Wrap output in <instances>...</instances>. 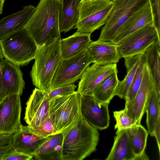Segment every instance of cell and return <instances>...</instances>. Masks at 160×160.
<instances>
[{
	"label": "cell",
	"mask_w": 160,
	"mask_h": 160,
	"mask_svg": "<svg viewBox=\"0 0 160 160\" xmlns=\"http://www.w3.org/2000/svg\"><path fill=\"white\" fill-rule=\"evenodd\" d=\"M61 0H40L24 26L38 48L61 38L59 18Z\"/></svg>",
	"instance_id": "cell-1"
},
{
	"label": "cell",
	"mask_w": 160,
	"mask_h": 160,
	"mask_svg": "<svg viewBox=\"0 0 160 160\" xmlns=\"http://www.w3.org/2000/svg\"><path fill=\"white\" fill-rule=\"evenodd\" d=\"M114 3L108 0H81L77 32L91 34L106 22Z\"/></svg>",
	"instance_id": "cell-6"
},
{
	"label": "cell",
	"mask_w": 160,
	"mask_h": 160,
	"mask_svg": "<svg viewBox=\"0 0 160 160\" xmlns=\"http://www.w3.org/2000/svg\"><path fill=\"white\" fill-rule=\"evenodd\" d=\"M91 63L93 60L87 49L70 58H62L53 78L51 89L74 83Z\"/></svg>",
	"instance_id": "cell-7"
},
{
	"label": "cell",
	"mask_w": 160,
	"mask_h": 160,
	"mask_svg": "<svg viewBox=\"0 0 160 160\" xmlns=\"http://www.w3.org/2000/svg\"><path fill=\"white\" fill-rule=\"evenodd\" d=\"M87 49L91 56L93 63L100 65L116 63L121 58L117 45L111 41L98 39L92 41Z\"/></svg>",
	"instance_id": "cell-16"
},
{
	"label": "cell",
	"mask_w": 160,
	"mask_h": 160,
	"mask_svg": "<svg viewBox=\"0 0 160 160\" xmlns=\"http://www.w3.org/2000/svg\"><path fill=\"white\" fill-rule=\"evenodd\" d=\"M5 0H0V14L3 12V6Z\"/></svg>",
	"instance_id": "cell-40"
},
{
	"label": "cell",
	"mask_w": 160,
	"mask_h": 160,
	"mask_svg": "<svg viewBox=\"0 0 160 160\" xmlns=\"http://www.w3.org/2000/svg\"><path fill=\"white\" fill-rule=\"evenodd\" d=\"M151 22L154 23L153 16L151 4L148 0L132 12L111 42L117 44L127 36Z\"/></svg>",
	"instance_id": "cell-15"
},
{
	"label": "cell",
	"mask_w": 160,
	"mask_h": 160,
	"mask_svg": "<svg viewBox=\"0 0 160 160\" xmlns=\"http://www.w3.org/2000/svg\"><path fill=\"white\" fill-rule=\"evenodd\" d=\"M14 134H0V146L11 143Z\"/></svg>",
	"instance_id": "cell-37"
},
{
	"label": "cell",
	"mask_w": 160,
	"mask_h": 160,
	"mask_svg": "<svg viewBox=\"0 0 160 160\" xmlns=\"http://www.w3.org/2000/svg\"><path fill=\"white\" fill-rule=\"evenodd\" d=\"M109 103L99 102L91 96H82L81 111L82 118L97 129L107 128L110 123Z\"/></svg>",
	"instance_id": "cell-11"
},
{
	"label": "cell",
	"mask_w": 160,
	"mask_h": 160,
	"mask_svg": "<svg viewBox=\"0 0 160 160\" xmlns=\"http://www.w3.org/2000/svg\"><path fill=\"white\" fill-rule=\"evenodd\" d=\"M33 156L20 152L13 151L5 157L3 160H30Z\"/></svg>",
	"instance_id": "cell-34"
},
{
	"label": "cell",
	"mask_w": 160,
	"mask_h": 160,
	"mask_svg": "<svg viewBox=\"0 0 160 160\" xmlns=\"http://www.w3.org/2000/svg\"><path fill=\"white\" fill-rule=\"evenodd\" d=\"M28 126L33 132L43 138H47L55 134L53 122L49 115L38 126L32 127Z\"/></svg>",
	"instance_id": "cell-30"
},
{
	"label": "cell",
	"mask_w": 160,
	"mask_h": 160,
	"mask_svg": "<svg viewBox=\"0 0 160 160\" xmlns=\"http://www.w3.org/2000/svg\"><path fill=\"white\" fill-rule=\"evenodd\" d=\"M63 135L59 133L49 137L33 155L38 160H62Z\"/></svg>",
	"instance_id": "cell-21"
},
{
	"label": "cell",
	"mask_w": 160,
	"mask_h": 160,
	"mask_svg": "<svg viewBox=\"0 0 160 160\" xmlns=\"http://www.w3.org/2000/svg\"><path fill=\"white\" fill-rule=\"evenodd\" d=\"M154 87L150 70L145 64L143 78L140 87L134 99L125 103L124 110L127 114L137 124H140L145 112V108L149 93Z\"/></svg>",
	"instance_id": "cell-13"
},
{
	"label": "cell",
	"mask_w": 160,
	"mask_h": 160,
	"mask_svg": "<svg viewBox=\"0 0 160 160\" xmlns=\"http://www.w3.org/2000/svg\"><path fill=\"white\" fill-rule=\"evenodd\" d=\"M50 99L46 92L35 88L26 102L24 120L29 126H39L49 115Z\"/></svg>",
	"instance_id": "cell-12"
},
{
	"label": "cell",
	"mask_w": 160,
	"mask_h": 160,
	"mask_svg": "<svg viewBox=\"0 0 160 160\" xmlns=\"http://www.w3.org/2000/svg\"><path fill=\"white\" fill-rule=\"evenodd\" d=\"M148 0H117L98 40L111 41L132 12Z\"/></svg>",
	"instance_id": "cell-9"
},
{
	"label": "cell",
	"mask_w": 160,
	"mask_h": 160,
	"mask_svg": "<svg viewBox=\"0 0 160 160\" xmlns=\"http://www.w3.org/2000/svg\"><path fill=\"white\" fill-rule=\"evenodd\" d=\"M160 42H155L143 52L152 78L155 90L160 101Z\"/></svg>",
	"instance_id": "cell-24"
},
{
	"label": "cell",
	"mask_w": 160,
	"mask_h": 160,
	"mask_svg": "<svg viewBox=\"0 0 160 160\" xmlns=\"http://www.w3.org/2000/svg\"><path fill=\"white\" fill-rule=\"evenodd\" d=\"M4 84L7 96L13 94L21 95L24 88L23 74L19 67L5 59L1 61Z\"/></svg>",
	"instance_id": "cell-19"
},
{
	"label": "cell",
	"mask_w": 160,
	"mask_h": 160,
	"mask_svg": "<svg viewBox=\"0 0 160 160\" xmlns=\"http://www.w3.org/2000/svg\"><path fill=\"white\" fill-rule=\"evenodd\" d=\"M146 63L145 56L142 53L134 77L128 90L125 103L131 101L134 98L141 85L143 76L144 67Z\"/></svg>",
	"instance_id": "cell-29"
},
{
	"label": "cell",
	"mask_w": 160,
	"mask_h": 160,
	"mask_svg": "<svg viewBox=\"0 0 160 160\" xmlns=\"http://www.w3.org/2000/svg\"><path fill=\"white\" fill-rule=\"evenodd\" d=\"M157 42H160V34L151 22L127 36L116 45L121 58H124L142 53Z\"/></svg>",
	"instance_id": "cell-8"
},
{
	"label": "cell",
	"mask_w": 160,
	"mask_h": 160,
	"mask_svg": "<svg viewBox=\"0 0 160 160\" xmlns=\"http://www.w3.org/2000/svg\"><path fill=\"white\" fill-rule=\"evenodd\" d=\"M117 70L116 63L104 65L93 63L87 67L83 73L77 91L82 96H90L97 86Z\"/></svg>",
	"instance_id": "cell-14"
},
{
	"label": "cell",
	"mask_w": 160,
	"mask_h": 160,
	"mask_svg": "<svg viewBox=\"0 0 160 160\" xmlns=\"http://www.w3.org/2000/svg\"><path fill=\"white\" fill-rule=\"evenodd\" d=\"M113 116L116 123L115 129L117 131L127 129L137 124L136 122L126 113L124 109L113 112Z\"/></svg>",
	"instance_id": "cell-31"
},
{
	"label": "cell",
	"mask_w": 160,
	"mask_h": 160,
	"mask_svg": "<svg viewBox=\"0 0 160 160\" xmlns=\"http://www.w3.org/2000/svg\"><path fill=\"white\" fill-rule=\"evenodd\" d=\"M20 95L7 96L0 102V134L14 133L21 128Z\"/></svg>",
	"instance_id": "cell-10"
},
{
	"label": "cell",
	"mask_w": 160,
	"mask_h": 160,
	"mask_svg": "<svg viewBox=\"0 0 160 160\" xmlns=\"http://www.w3.org/2000/svg\"><path fill=\"white\" fill-rule=\"evenodd\" d=\"M76 87V86L73 83L51 89L49 92H46L50 100L57 96L65 95L71 94L75 91Z\"/></svg>",
	"instance_id": "cell-32"
},
{
	"label": "cell",
	"mask_w": 160,
	"mask_h": 160,
	"mask_svg": "<svg viewBox=\"0 0 160 160\" xmlns=\"http://www.w3.org/2000/svg\"><path fill=\"white\" fill-rule=\"evenodd\" d=\"M62 134V160H82L96 150L98 131L83 118Z\"/></svg>",
	"instance_id": "cell-2"
},
{
	"label": "cell",
	"mask_w": 160,
	"mask_h": 160,
	"mask_svg": "<svg viewBox=\"0 0 160 160\" xmlns=\"http://www.w3.org/2000/svg\"><path fill=\"white\" fill-rule=\"evenodd\" d=\"M48 137L40 136L31 130L28 125H22L20 129L14 133L11 145L14 151L33 156Z\"/></svg>",
	"instance_id": "cell-17"
},
{
	"label": "cell",
	"mask_w": 160,
	"mask_h": 160,
	"mask_svg": "<svg viewBox=\"0 0 160 160\" xmlns=\"http://www.w3.org/2000/svg\"><path fill=\"white\" fill-rule=\"evenodd\" d=\"M82 97L75 91L69 94L57 96L50 100L49 115L53 122L55 134L64 132L82 118Z\"/></svg>",
	"instance_id": "cell-4"
},
{
	"label": "cell",
	"mask_w": 160,
	"mask_h": 160,
	"mask_svg": "<svg viewBox=\"0 0 160 160\" xmlns=\"http://www.w3.org/2000/svg\"><path fill=\"white\" fill-rule=\"evenodd\" d=\"M0 47L5 59L18 66L34 59L38 48L24 28L0 40Z\"/></svg>",
	"instance_id": "cell-5"
},
{
	"label": "cell",
	"mask_w": 160,
	"mask_h": 160,
	"mask_svg": "<svg viewBox=\"0 0 160 160\" xmlns=\"http://www.w3.org/2000/svg\"><path fill=\"white\" fill-rule=\"evenodd\" d=\"M154 136L155 137L156 139L158 148L159 153H160V117L158 118L156 125L154 133Z\"/></svg>",
	"instance_id": "cell-38"
},
{
	"label": "cell",
	"mask_w": 160,
	"mask_h": 160,
	"mask_svg": "<svg viewBox=\"0 0 160 160\" xmlns=\"http://www.w3.org/2000/svg\"><path fill=\"white\" fill-rule=\"evenodd\" d=\"M35 8L32 5H27L21 11L0 20V40L24 29Z\"/></svg>",
	"instance_id": "cell-18"
},
{
	"label": "cell",
	"mask_w": 160,
	"mask_h": 160,
	"mask_svg": "<svg viewBox=\"0 0 160 160\" xmlns=\"http://www.w3.org/2000/svg\"><path fill=\"white\" fill-rule=\"evenodd\" d=\"M118 70L111 73L94 88L90 96L97 101L109 103L115 96V93L119 80Z\"/></svg>",
	"instance_id": "cell-25"
},
{
	"label": "cell",
	"mask_w": 160,
	"mask_h": 160,
	"mask_svg": "<svg viewBox=\"0 0 160 160\" xmlns=\"http://www.w3.org/2000/svg\"><path fill=\"white\" fill-rule=\"evenodd\" d=\"M149 158L145 151L135 156L134 160H148Z\"/></svg>",
	"instance_id": "cell-39"
},
{
	"label": "cell",
	"mask_w": 160,
	"mask_h": 160,
	"mask_svg": "<svg viewBox=\"0 0 160 160\" xmlns=\"http://www.w3.org/2000/svg\"><path fill=\"white\" fill-rule=\"evenodd\" d=\"M142 53L124 58L127 73L124 79L118 82L115 93L121 98L126 99L127 93L134 77Z\"/></svg>",
	"instance_id": "cell-26"
},
{
	"label": "cell",
	"mask_w": 160,
	"mask_h": 160,
	"mask_svg": "<svg viewBox=\"0 0 160 160\" xmlns=\"http://www.w3.org/2000/svg\"><path fill=\"white\" fill-rule=\"evenodd\" d=\"M3 58V56L2 51L1 49V48L0 47V62L3 59L2 58Z\"/></svg>",
	"instance_id": "cell-41"
},
{
	"label": "cell",
	"mask_w": 160,
	"mask_h": 160,
	"mask_svg": "<svg viewBox=\"0 0 160 160\" xmlns=\"http://www.w3.org/2000/svg\"><path fill=\"white\" fill-rule=\"evenodd\" d=\"M89 0L91 1V0Z\"/></svg>",
	"instance_id": "cell-43"
},
{
	"label": "cell",
	"mask_w": 160,
	"mask_h": 160,
	"mask_svg": "<svg viewBox=\"0 0 160 160\" xmlns=\"http://www.w3.org/2000/svg\"><path fill=\"white\" fill-rule=\"evenodd\" d=\"M14 150L11 143L0 146V160L3 159Z\"/></svg>",
	"instance_id": "cell-35"
},
{
	"label": "cell",
	"mask_w": 160,
	"mask_h": 160,
	"mask_svg": "<svg viewBox=\"0 0 160 160\" xmlns=\"http://www.w3.org/2000/svg\"><path fill=\"white\" fill-rule=\"evenodd\" d=\"M112 147L106 160H134L136 156L131 145L127 129L117 130Z\"/></svg>",
	"instance_id": "cell-22"
},
{
	"label": "cell",
	"mask_w": 160,
	"mask_h": 160,
	"mask_svg": "<svg viewBox=\"0 0 160 160\" xmlns=\"http://www.w3.org/2000/svg\"><path fill=\"white\" fill-rule=\"evenodd\" d=\"M133 152L136 156L145 152L148 132L141 123L127 129Z\"/></svg>",
	"instance_id": "cell-28"
},
{
	"label": "cell",
	"mask_w": 160,
	"mask_h": 160,
	"mask_svg": "<svg viewBox=\"0 0 160 160\" xmlns=\"http://www.w3.org/2000/svg\"><path fill=\"white\" fill-rule=\"evenodd\" d=\"M160 103L154 87L149 93L145 108L147 113L146 124L148 132L152 137L154 136L156 125L160 117Z\"/></svg>",
	"instance_id": "cell-27"
},
{
	"label": "cell",
	"mask_w": 160,
	"mask_h": 160,
	"mask_svg": "<svg viewBox=\"0 0 160 160\" xmlns=\"http://www.w3.org/2000/svg\"><path fill=\"white\" fill-rule=\"evenodd\" d=\"M61 39L38 48L30 72L33 84L47 92L51 89L53 78L62 58L60 49Z\"/></svg>",
	"instance_id": "cell-3"
},
{
	"label": "cell",
	"mask_w": 160,
	"mask_h": 160,
	"mask_svg": "<svg viewBox=\"0 0 160 160\" xmlns=\"http://www.w3.org/2000/svg\"><path fill=\"white\" fill-rule=\"evenodd\" d=\"M91 35L76 32L70 36L61 39L60 49L62 58H70L86 49L92 41Z\"/></svg>",
	"instance_id": "cell-20"
},
{
	"label": "cell",
	"mask_w": 160,
	"mask_h": 160,
	"mask_svg": "<svg viewBox=\"0 0 160 160\" xmlns=\"http://www.w3.org/2000/svg\"><path fill=\"white\" fill-rule=\"evenodd\" d=\"M81 0H61L59 25L60 32L65 33L77 25Z\"/></svg>",
	"instance_id": "cell-23"
},
{
	"label": "cell",
	"mask_w": 160,
	"mask_h": 160,
	"mask_svg": "<svg viewBox=\"0 0 160 160\" xmlns=\"http://www.w3.org/2000/svg\"><path fill=\"white\" fill-rule=\"evenodd\" d=\"M152 8L154 25L160 34V0H149Z\"/></svg>",
	"instance_id": "cell-33"
},
{
	"label": "cell",
	"mask_w": 160,
	"mask_h": 160,
	"mask_svg": "<svg viewBox=\"0 0 160 160\" xmlns=\"http://www.w3.org/2000/svg\"><path fill=\"white\" fill-rule=\"evenodd\" d=\"M7 96V90L3 80L2 65L1 61L0 62V102Z\"/></svg>",
	"instance_id": "cell-36"
},
{
	"label": "cell",
	"mask_w": 160,
	"mask_h": 160,
	"mask_svg": "<svg viewBox=\"0 0 160 160\" xmlns=\"http://www.w3.org/2000/svg\"><path fill=\"white\" fill-rule=\"evenodd\" d=\"M109 2H113L114 3V2L116 1L117 0H108Z\"/></svg>",
	"instance_id": "cell-42"
}]
</instances>
